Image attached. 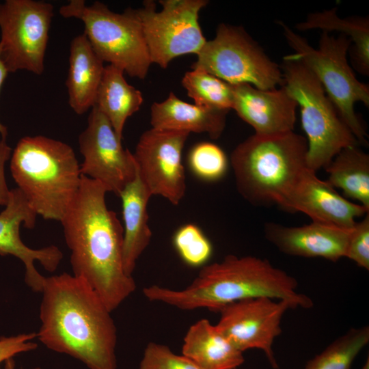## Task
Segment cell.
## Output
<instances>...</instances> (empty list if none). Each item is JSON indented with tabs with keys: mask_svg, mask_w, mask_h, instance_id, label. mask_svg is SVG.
Listing matches in <instances>:
<instances>
[{
	"mask_svg": "<svg viewBox=\"0 0 369 369\" xmlns=\"http://www.w3.org/2000/svg\"><path fill=\"white\" fill-rule=\"evenodd\" d=\"M173 244L184 262L193 267L204 266L213 254L210 241L193 223L185 224L176 231Z\"/></svg>",
	"mask_w": 369,
	"mask_h": 369,
	"instance_id": "83f0119b",
	"label": "cell"
},
{
	"mask_svg": "<svg viewBox=\"0 0 369 369\" xmlns=\"http://www.w3.org/2000/svg\"><path fill=\"white\" fill-rule=\"evenodd\" d=\"M11 174L37 215L60 221L80 187V165L66 143L42 135L26 136L10 160Z\"/></svg>",
	"mask_w": 369,
	"mask_h": 369,
	"instance_id": "277c9868",
	"label": "cell"
},
{
	"mask_svg": "<svg viewBox=\"0 0 369 369\" xmlns=\"http://www.w3.org/2000/svg\"><path fill=\"white\" fill-rule=\"evenodd\" d=\"M64 18H76L84 25V34L97 55L131 77L144 79L152 64L141 25L134 9L122 13L95 1L71 0L59 8Z\"/></svg>",
	"mask_w": 369,
	"mask_h": 369,
	"instance_id": "ba28073f",
	"label": "cell"
},
{
	"mask_svg": "<svg viewBox=\"0 0 369 369\" xmlns=\"http://www.w3.org/2000/svg\"><path fill=\"white\" fill-rule=\"evenodd\" d=\"M351 229L315 221L293 227L267 222L264 226L266 238L284 254L332 262L345 257Z\"/></svg>",
	"mask_w": 369,
	"mask_h": 369,
	"instance_id": "ac0fdd59",
	"label": "cell"
},
{
	"mask_svg": "<svg viewBox=\"0 0 369 369\" xmlns=\"http://www.w3.org/2000/svg\"><path fill=\"white\" fill-rule=\"evenodd\" d=\"M192 68H202L232 85L247 83L261 90L283 85L276 62L241 26L221 23L213 39L198 52Z\"/></svg>",
	"mask_w": 369,
	"mask_h": 369,
	"instance_id": "9c48e42d",
	"label": "cell"
},
{
	"mask_svg": "<svg viewBox=\"0 0 369 369\" xmlns=\"http://www.w3.org/2000/svg\"><path fill=\"white\" fill-rule=\"evenodd\" d=\"M289 212H301L312 221L351 229L355 219L369 210L340 195L326 180L307 168L280 206Z\"/></svg>",
	"mask_w": 369,
	"mask_h": 369,
	"instance_id": "2e32d148",
	"label": "cell"
},
{
	"mask_svg": "<svg viewBox=\"0 0 369 369\" xmlns=\"http://www.w3.org/2000/svg\"><path fill=\"white\" fill-rule=\"evenodd\" d=\"M361 369H369V359H368V357L366 361L365 362V364H364Z\"/></svg>",
	"mask_w": 369,
	"mask_h": 369,
	"instance_id": "d590c367",
	"label": "cell"
},
{
	"mask_svg": "<svg viewBox=\"0 0 369 369\" xmlns=\"http://www.w3.org/2000/svg\"><path fill=\"white\" fill-rule=\"evenodd\" d=\"M107 192L102 184L82 175L60 222L71 253L72 275L85 281L112 312L137 286L124 269L123 226L106 204Z\"/></svg>",
	"mask_w": 369,
	"mask_h": 369,
	"instance_id": "6da1fadb",
	"label": "cell"
},
{
	"mask_svg": "<svg viewBox=\"0 0 369 369\" xmlns=\"http://www.w3.org/2000/svg\"><path fill=\"white\" fill-rule=\"evenodd\" d=\"M283 85L301 109L307 136L306 165L316 172L325 168L342 149L357 146V140L340 118L314 73L301 62L283 57Z\"/></svg>",
	"mask_w": 369,
	"mask_h": 369,
	"instance_id": "52a82bcc",
	"label": "cell"
},
{
	"mask_svg": "<svg viewBox=\"0 0 369 369\" xmlns=\"http://www.w3.org/2000/svg\"><path fill=\"white\" fill-rule=\"evenodd\" d=\"M37 338L36 333H24L16 336L0 338V364L14 356L33 351L38 344L33 340Z\"/></svg>",
	"mask_w": 369,
	"mask_h": 369,
	"instance_id": "1f68e13d",
	"label": "cell"
},
{
	"mask_svg": "<svg viewBox=\"0 0 369 369\" xmlns=\"http://www.w3.org/2000/svg\"><path fill=\"white\" fill-rule=\"evenodd\" d=\"M190 133L151 128L140 136L133 153L139 177L151 195L178 205L185 195L182 152Z\"/></svg>",
	"mask_w": 369,
	"mask_h": 369,
	"instance_id": "7c38bea8",
	"label": "cell"
},
{
	"mask_svg": "<svg viewBox=\"0 0 369 369\" xmlns=\"http://www.w3.org/2000/svg\"><path fill=\"white\" fill-rule=\"evenodd\" d=\"M307 152L306 138L294 131L273 135L254 133L231 154L238 191L254 205L281 206L308 168Z\"/></svg>",
	"mask_w": 369,
	"mask_h": 369,
	"instance_id": "5b68a950",
	"label": "cell"
},
{
	"mask_svg": "<svg viewBox=\"0 0 369 369\" xmlns=\"http://www.w3.org/2000/svg\"><path fill=\"white\" fill-rule=\"evenodd\" d=\"M12 148L8 145L5 138L0 139V206H5L8 202L10 190L6 183L5 165L10 158Z\"/></svg>",
	"mask_w": 369,
	"mask_h": 369,
	"instance_id": "d6a6232c",
	"label": "cell"
},
{
	"mask_svg": "<svg viewBox=\"0 0 369 369\" xmlns=\"http://www.w3.org/2000/svg\"><path fill=\"white\" fill-rule=\"evenodd\" d=\"M277 23L294 51L287 56L301 62L314 73L358 143L368 146V135L354 107L357 102L369 107V87L357 79L348 63L347 53L352 44L350 38L322 31L316 49L283 21Z\"/></svg>",
	"mask_w": 369,
	"mask_h": 369,
	"instance_id": "8992f818",
	"label": "cell"
},
{
	"mask_svg": "<svg viewBox=\"0 0 369 369\" xmlns=\"http://www.w3.org/2000/svg\"><path fill=\"white\" fill-rule=\"evenodd\" d=\"M369 342V327L351 328L310 360L304 369H351L353 361Z\"/></svg>",
	"mask_w": 369,
	"mask_h": 369,
	"instance_id": "4316f807",
	"label": "cell"
},
{
	"mask_svg": "<svg viewBox=\"0 0 369 369\" xmlns=\"http://www.w3.org/2000/svg\"><path fill=\"white\" fill-rule=\"evenodd\" d=\"M243 353L206 318L191 325L184 338L182 354L201 369H235L245 361Z\"/></svg>",
	"mask_w": 369,
	"mask_h": 369,
	"instance_id": "7402d4cb",
	"label": "cell"
},
{
	"mask_svg": "<svg viewBox=\"0 0 369 369\" xmlns=\"http://www.w3.org/2000/svg\"><path fill=\"white\" fill-rule=\"evenodd\" d=\"M337 8L309 14L306 19L296 24L299 31L318 29L322 31H338L351 40L348 50L353 65L361 74H369V18L368 16L341 18Z\"/></svg>",
	"mask_w": 369,
	"mask_h": 369,
	"instance_id": "cb8c5ba5",
	"label": "cell"
},
{
	"mask_svg": "<svg viewBox=\"0 0 369 369\" xmlns=\"http://www.w3.org/2000/svg\"><path fill=\"white\" fill-rule=\"evenodd\" d=\"M8 74V72L4 66L0 55V90L2 87V85L3 84V82ZM0 135L1 136V138H5L8 135V129L5 126H4L1 122H0Z\"/></svg>",
	"mask_w": 369,
	"mask_h": 369,
	"instance_id": "836d02e7",
	"label": "cell"
},
{
	"mask_svg": "<svg viewBox=\"0 0 369 369\" xmlns=\"http://www.w3.org/2000/svg\"><path fill=\"white\" fill-rule=\"evenodd\" d=\"M235 369H238V368H235Z\"/></svg>",
	"mask_w": 369,
	"mask_h": 369,
	"instance_id": "8d00e7d4",
	"label": "cell"
},
{
	"mask_svg": "<svg viewBox=\"0 0 369 369\" xmlns=\"http://www.w3.org/2000/svg\"><path fill=\"white\" fill-rule=\"evenodd\" d=\"M326 181L369 210V155L357 146L342 149L325 168Z\"/></svg>",
	"mask_w": 369,
	"mask_h": 369,
	"instance_id": "d4e9b609",
	"label": "cell"
},
{
	"mask_svg": "<svg viewBox=\"0 0 369 369\" xmlns=\"http://www.w3.org/2000/svg\"><path fill=\"white\" fill-rule=\"evenodd\" d=\"M228 111L187 103L174 92L150 107L152 128L190 133H204L213 139L223 133Z\"/></svg>",
	"mask_w": 369,
	"mask_h": 369,
	"instance_id": "d6986e66",
	"label": "cell"
},
{
	"mask_svg": "<svg viewBox=\"0 0 369 369\" xmlns=\"http://www.w3.org/2000/svg\"><path fill=\"white\" fill-rule=\"evenodd\" d=\"M345 258L369 269V213L351 229Z\"/></svg>",
	"mask_w": 369,
	"mask_h": 369,
	"instance_id": "4dcf8cb0",
	"label": "cell"
},
{
	"mask_svg": "<svg viewBox=\"0 0 369 369\" xmlns=\"http://www.w3.org/2000/svg\"><path fill=\"white\" fill-rule=\"evenodd\" d=\"M103 63L84 33L74 38L70 43L66 85L68 104L77 114L82 115L94 105L104 71Z\"/></svg>",
	"mask_w": 369,
	"mask_h": 369,
	"instance_id": "44dd1931",
	"label": "cell"
},
{
	"mask_svg": "<svg viewBox=\"0 0 369 369\" xmlns=\"http://www.w3.org/2000/svg\"><path fill=\"white\" fill-rule=\"evenodd\" d=\"M182 85L197 106L226 111L232 109L233 85L202 68L187 72Z\"/></svg>",
	"mask_w": 369,
	"mask_h": 369,
	"instance_id": "484cf974",
	"label": "cell"
},
{
	"mask_svg": "<svg viewBox=\"0 0 369 369\" xmlns=\"http://www.w3.org/2000/svg\"><path fill=\"white\" fill-rule=\"evenodd\" d=\"M138 369H201L187 357L177 355L165 344L149 342Z\"/></svg>",
	"mask_w": 369,
	"mask_h": 369,
	"instance_id": "f546056e",
	"label": "cell"
},
{
	"mask_svg": "<svg viewBox=\"0 0 369 369\" xmlns=\"http://www.w3.org/2000/svg\"><path fill=\"white\" fill-rule=\"evenodd\" d=\"M156 11L154 1L147 0L134 9L148 46L152 64L166 68L176 57L195 54L206 40L198 21L206 0H161Z\"/></svg>",
	"mask_w": 369,
	"mask_h": 369,
	"instance_id": "30bf717a",
	"label": "cell"
},
{
	"mask_svg": "<svg viewBox=\"0 0 369 369\" xmlns=\"http://www.w3.org/2000/svg\"><path fill=\"white\" fill-rule=\"evenodd\" d=\"M37 216L21 191L17 187L11 189L8 202L0 213V256H12L19 259L25 266L26 284L33 291L41 292L45 277L38 272L34 262L38 261L45 270L52 273L58 268L63 254L55 245L32 249L23 242L20 225L33 228Z\"/></svg>",
	"mask_w": 369,
	"mask_h": 369,
	"instance_id": "9a60e30c",
	"label": "cell"
},
{
	"mask_svg": "<svg viewBox=\"0 0 369 369\" xmlns=\"http://www.w3.org/2000/svg\"><path fill=\"white\" fill-rule=\"evenodd\" d=\"M81 173L119 195L137 174L133 153L124 149L108 119L93 106L86 128L79 136Z\"/></svg>",
	"mask_w": 369,
	"mask_h": 369,
	"instance_id": "4fadbf2b",
	"label": "cell"
},
{
	"mask_svg": "<svg viewBox=\"0 0 369 369\" xmlns=\"http://www.w3.org/2000/svg\"><path fill=\"white\" fill-rule=\"evenodd\" d=\"M298 282L286 271L266 259L256 256L228 255L222 260L202 266L186 288L173 290L158 285L143 289L151 301L182 310L220 307L239 300L269 297L290 301L294 308L313 306L311 298L297 291Z\"/></svg>",
	"mask_w": 369,
	"mask_h": 369,
	"instance_id": "3957f363",
	"label": "cell"
},
{
	"mask_svg": "<svg viewBox=\"0 0 369 369\" xmlns=\"http://www.w3.org/2000/svg\"><path fill=\"white\" fill-rule=\"evenodd\" d=\"M4 369H16L15 362L13 358L9 359L5 361ZM33 369H40V368H34Z\"/></svg>",
	"mask_w": 369,
	"mask_h": 369,
	"instance_id": "e575fe53",
	"label": "cell"
},
{
	"mask_svg": "<svg viewBox=\"0 0 369 369\" xmlns=\"http://www.w3.org/2000/svg\"><path fill=\"white\" fill-rule=\"evenodd\" d=\"M188 163L193 173L206 181L223 178L228 169V161L225 152L217 145L202 142L189 152Z\"/></svg>",
	"mask_w": 369,
	"mask_h": 369,
	"instance_id": "f1b7e54d",
	"label": "cell"
},
{
	"mask_svg": "<svg viewBox=\"0 0 369 369\" xmlns=\"http://www.w3.org/2000/svg\"><path fill=\"white\" fill-rule=\"evenodd\" d=\"M233 107L237 115L260 135L294 131L296 101L284 87L261 90L247 83L233 85Z\"/></svg>",
	"mask_w": 369,
	"mask_h": 369,
	"instance_id": "e0dca14e",
	"label": "cell"
},
{
	"mask_svg": "<svg viewBox=\"0 0 369 369\" xmlns=\"http://www.w3.org/2000/svg\"><path fill=\"white\" fill-rule=\"evenodd\" d=\"M53 5L33 0H6L0 4V55L8 73L44 71V59Z\"/></svg>",
	"mask_w": 369,
	"mask_h": 369,
	"instance_id": "8fae6325",
	"label": "cell"
},
{
	"mask_svg": "<svg viewBox=\"0 0 369 369\" xmlns=\"http://www.w3.org/2000/svg\"><path fill=\"white\" fill-rule=\"evenodd\" d=\"M124 73L113 65L105 66L94 105L108 119L121 139L126 120L144 101L141 92L128 83Z\"/></svg>",
	"mask_w": 369,
	"mask_h": 369,
	"instance_id": "603a6c76",
	"label": "cell"
},
{
	"mask_svg": "<svg viewBox=\"0 0 369 369\" xmlns=\"http://www.w3.org/2000/svg\"><path fill=\"white\" fill-rule=\"evenodd\" d=\"M121 198L123 226V266L131 276L137 262L149 245L152 231L148 225V204L151 194L138 176L118 195Z\"/></svg>",
	"mask_w": 369,
	"mask_h": 369,
	"instance_id": "ffe728a7",
	"label": "cell"
},
{
	"mask_svg": "<svg viewBox=\"0 0 369 369\" xmlns=\"http://www.w3.org/2000/svg\"><path fill=\"white\" fill-rule=\"evenodd\" d=\"M37 339L89 369H117V329L111 312L83 279L63 273L45 277Z\"/></svg>",
	"mask_w": 369,
	"mask_h": 369,
	"instance_id": "7a4b0ae2",
	"label": "cell"
},
{
	"mask_svg": "<svg viewBox=\"0 0 369 369\" xmlns=\"http://www.w3.org/2000/svg\"><path fill=\"white\" fill-rule=\"evenodd\" d=\"M290 308L292 304L284 299H245L218 308L215 312L220 318L216 326L238 350L260 349L271 366L277 368L273 344L282 332V318Z\"/></svg>",
	"mask_w": 369,
	"mask_h": 369,
	"instance_id": "5bb4252c",
	"label": "cell"
}]
</instances>
